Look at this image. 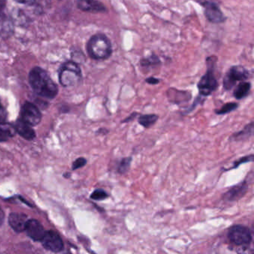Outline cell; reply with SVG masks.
I'll return each mask as SVG.
<instances>
[{
    "mask_svg": "<svg viewBox=\"0 0 254 254\" xmlns=\"http://www.w3.org/2000/svg\"><path fill=\"white\" fill-rule=\"evenodd\" d=\"M131 162V157H125V158H123L120 161L118 168H117L118 173H120V175H125V174L127 173L130 169Z\"/></svg>",
    "mask_w": 254,
    "mask_h": 254,
    "instance_id": "obj_19",
    "label": "cell"
},
{
    "mask_svg": "<svg viewBox=\"0 0 254 254\" xmlns=\"http://www.w3.org/2000/svg\"><path fill=\"white\" fill-rule=\"evenodd\" d=\"M19 3L24 4V5H33L36 0H16Z\"/></svg>",
    "mask_w": 254,
    "mask_h": 254,
    "instance_id": "obj_28",
    "label": "cell"
},
{
    "mask_svg": "<svg viewBox=\"0 0 254 254\" xmlns=\"http://www.w3.org/2000/svg\"><path fill=\"white\" fill-rule=\"evenodd\" d=\"M21 117V120L29 126H35L41 123L42 116L36 105L27 102L22 107Z\"/></svg>",
    "mask_w": 254,
    "mask_h": 254,
    "instance_id": "obj_7",
    "label": "cell"
},
{
    "mask_svg": "<svg viewBox=\"0 0 254 254\" xmlns=\"http://www.w3.org/2000/svg\"><path fill=\"white\" fill-rule=\"evenodd\" d=\"M218 87V81L214 75L212 68H209L207 72L202 76L197 84L199 93L202 96H209L217 90Z\"/></svg>",
    "mask_w": 254,
    "mask_h": 254,
    "instance_id": "obj_6",
    "label": "cell"
},
{
    "mask_svg": "<svg viewBox=\"0 0 254 254\" xmlns=\"http://www.w3.org/2000/svg\"><path fill=\"white\" fill-rule=\"evenodd\" d=\"M27 221V216L25 214L20 212H13L8 217L10 226L17 233L25 231Z\"/></svg>",
    "mask_w": 254,
    "mask_h": 254,
    "instance_id": "obj_13",
    "label": "cell"
},
{
    "mask_svg": "<svg viewBox=\"0 0 254 254\" xmlns=\"http://www.w3.org/2000/svg\"><path fill=\"white\" fill-rule=\"evenodd\" d=\"M82 74L79 65L73 61L65 62L59 71V81L64 87H72L79 82Z\"/></svg>",
    "mask_w": 254,
    "mask_h": 254,
    "instance_id": "obj_3",
    "label": "cell"
},
{
    "mask_svg": "<svg viewBox=\"0 0 254 254\" xmlns=\"http://www.w3.org/2000/svg\"><path fill=\"white\" fill-rule=\"evenodd\" d=\"M86 163H87V160L85 158L81 157V158L77 159L72 163V170H76V169L83 167V166H85Z\"/></svg>",
    "mask_w": 254,
    "mask_h": 254,
    "instance_id": "obj_24",
    "label": "cell"
},
{
    "mask_svg": "<svg viewBox=\"0 0 254 254\" xmlns=\"http://www.w3.org/2000/svg\"><path fill=\"white\" fill-rule=\"evenodd\" d=\"M250 72L246 68L242 66H233L229 69L224 78L223 84L225 90H230L239 81H245L248 79Z\"/></svg>",
    "mask_w": 254,
    "mask_h": 254,
    "instance_id": "obj_5",
    "label": "cell"
},
{
    "mask_svg": "<svg viewBox=\"0 0 254 254\" xmlns=\"http://www.w3.org/2000/svg\"><path fill=\"white\" fill-rule=\"evenodd\" d=\"M254 134V123L247 125L242 130L234 133L230 139L233 141H242L249 139Z\"/></svg>",
    "mask_w": 254,
    "mask_h": 254,
    "instance_id": "obj_15",
    "label": "cell"
},
{
    "mask_svg": "<svg viewBox=\"0 0 254 254\" xmlns=\"http://www.w3.org/2000/svg\"><path fill=\"white\" fill-rule=\"evenodd\" d=\"M77 6L81 11L85 12H106L107 8L102 2L98 0H78Z\"/></svg>",
    "mask_w": 254,
    "mask_h": 254,
    "instance_id": "obj_12",
    "label": "cell"
},
{
    "mask_svg": "<svg viewBox=\"0 0 254 254\" xmlns=\"http://www.w3.org/2000/svg\"><path fill=\"white\" fill-rule=\"evenodd\" d=\"M248 190V184L246 181L241 182L235 187H232L223 194V200L227 202L236 201L242 198L246 194Z\"/></svg>",
    "mask_w": 254,
    "mask_h": 254,
    "instance_id": "obj_10",
    "label": "cell"
},
{
    "mask_svg": "<svg viewBox=\"0 0 254 254\" xmlns=\"http://www.w3.org/2000/svg\"><path fill=\"white\" fill-rule=\"evenodd\" d=\"M25 231L28 236L34 241H41L45 235L46 231L42 224L35 219L28 220Z\"/></svg>",
    "mask_w": 254,
    "mask_h": 254,
    "instance_id": "obj_11",
    "label": "cell"
},
{
    "mask_svg": "<svg viewBox=\"0 0 254 254\" xmlns=\"http://www.w3.org/2000/svg\"><path fill=\"white\" fill-rule=\"evenodd\" d=\"M238 107H239V105L236 102H229V103L223 105L220 109L215 110V112L218 115H224V114H229V113L237 109Z\"/></svg>",
    "mask_w": 254,
    "mask_h": 254,
    "instance_id": "obj_20",
    "label": "cell"
},
{
    "mask_svg": "<svg viewBox=\"0 0 254 254\" xmlns=\"http://www.w3.org/2000/svg\"><path fill=\"white\" fill-rule=\"evenodd\" d=\"M89 56L94 60H105L112 55V44L104 34H96L91 37L87 44Z\"/></svg>",
    "mask_w": 254,
    "mask_h": 254,
    "instance_id": "obj_2",
    "label": "cell"
},
{
    "mask_svg": "<svg viewBox=\"0 0 254 254\" xmlns=\"http://www.w3.org/2000/svg\"><path fill=\"white\" fill-rule=\"evenodd\" d=\"M7 112L5 108L2 106V104L0 102V124L6 123Z\"/></svg>",
    "mask_w": 254,
    "mask_h": 254,
    "instance_id": "obj_25",
    "label": "cell"
},
{
    "mask_svg": "<svg viewBox=\"0 0 254 254\" xmlns=\"http://www.w3.org/2000/svg\"><path fill=\"white\" fill-rule=\"evenodd\" d=\"M254 161V154H251L248 156H245V157H242V158L239 159L233 163V166L230 169H236L239 167L240 165L244 164V163H250V162Z\"/></svg>",
    "mask_w": 254,
    "mask_h": 254,
    "instance_id": "obj_23",
    "label": "cell"
},
{
    "mask_svg": "<svg viewBox=\"0 0 254 254\" xmlns=\"http://www.w3.org/2000/svg\"><path fill=\"white\" fill-rule=\"evenodd\" d=\"M108 197H109V194L105 190H101V189L95 190L90 195L91 199L94 200H103L108 198Z\"/></svg>",
    "mask_w": 254,
    "mask_h": 254,
    "instance_id": "obj_22",
    "label": "cell"
},
{
    "mask_svg": "<svg viewBox=\"0 0 254 254\" xmlns=\"http://www.w3.org/2000/svg\"><path fill=\"white\" fill-rule=\"evenodd\" d=\"M145 81H146L148 84H152V85H155V84H157L159 82H160V80L154 78V77H149V78H146Z\"/></svg>",
    "mask_w": 254,
    "mask_h": 254,
    "instance_id": "obj_26",
    "label": "cell"
},
{
    "mask_svg": "<svg viewBox=\"0 0 254 254\" xmlns=\"http://www.w3.org/2000/svg\"><path fill=\"white\" fill-rule=\"evenodd\" d=\"M201 5L204 8V14L206 19L211 23L218 24V23H224L226 18L224 17L219 6L215 2L210 1H204L201 2Z\"/></svg>",
    "mask_w": 254,
    "mask_h": 254,
    "instance_id": "obj_8",
    "label": "cell"
},
{
    "mask_svg": "<svg viewBox=\"0 0 254 254\" xmlns=\"http://www.w3.org/2000/svg\"><path fill=\"white\" fill-rule=\"evenodd\" d=\"M158 119V116L156 114H145V115H142L139 117L138 123L142 127L148 129L154 126L157 123Z\"/></svg>",
    "mask_w": 254,
    "mask_h": 254,
    "instance_id": "obj_18",
    "label": "cell"
},
{
    "mask_svg": "<svg viewBox=\"0 0 254 254\" xmlns=\"http://www.w3.org/2000/svg\"><path fill=\"white\" fill-rule=\"evenodd\" d=\"M138 115V113H133V114H130L129 117H127V118L125 119L123 121V123H129V122L132 121V120H134L136 118V116Z\"/></svg>",
    "mask_w": 254,
    "mask_h": 254,
    "instance_id": "obj_27",
    "label": "cell"
},
{
    "mask_svg": "<svg viewBox=\"0 0 254 254\" xmlns=\"http://www.w3.org/2000/svg\"><path fill=\"white\" fill-rule=\"evenodd\" d=\"M16 130L14 126L8 123L0 124V142H5L15 134Z\"/></svg>",
    "mask_w": 254,
    "mask_h": 254,
    "instance_id": "obj_17",
    "label": "cell"
},
{
    "mask_svg": "<svg viewBox=\"0 0 254 254\" xmlns=\"http://www.w3.org/2000/svg\"><path fill=\"white\" fill-rule=\"evenodd\" d=\"M14 126L16 132L24 139L32 140L35 137V130L31 127V126L25 123L23 120H17Z\"/></svg>",
    "mask_w": 254,
    "mask_h": 254,
    "instance_id": "obj_14",
    "label": "cell"
},
{
    "mask_svg": "<svg viewBox=\"0 0 254 254\" xmlns=\"http://www.w3.org/2000/svg\"><path fill=\"white\" fill-rule=\"evenodd\" d=\"M251 84L246 81H241L233 92V96L238 100L245 99L251 92Z\"/></svg>",
    "mask_w": 254,
    "mask_h": 254,
    "instance_id": "obj_16",
    "label": "cell"
},
{
    "mask_svg": "<svg viewBox=\"0 0 254 254\" xmlns=\"http://www.w3.org/2000/svg\"><path fill=\"white\" fill-rule=\"evenodd\" d=\"M160 64V60L155 55H152V56H150V57L142 59V60L140 61L141 66H143V67L157 66V65Z\"/></svg>",
    "mask_w": 254,
    "mask_h": 254,
    "instance_id": "obj_21",
    "label": "cell"
},
{
    "mask_svg": "<svg viewBox=\"0 0 254 254\" xmlns=\"http://www.w3.org/2000/svg\"><path fill=\"white\" fill-rule=\"evenodd\" d=\"M229 241L233 245L240 247L242 249H248L252 242L253 238L251 230L245 226H232L227 233Z\"/></svg>",
    "mask_w": 254,
    "mask_h": 254,
    "instance_id": "obj_4",
    "label": "cell"
},
{
    "mask_svg": "<svg viewBox=\"0 0 254 254\" xmlns=\"http://www.w3.org/2000/svg\"><path fill=\"white\" fill-rule=\"evenodd\" d=\"M43 246L52 252H61L64 249V242L61 236L54 231L46 232L42 240Z\"/></svg>",
    "mask_w": 254,
    "mask_h": 254,
    "instance_id": "obj_9",
    "label": "cell"
},
{
    "mask_svg": "<svg viewBox=\"0 0 254 254\" xmlns=\"http://www.w3.org/2000/svg\"><path fill=\"white\" fill-rule=\"evenodd\" d=\"M4 221V213L2 209H0V226L2 225Z\"/></svg>",
    "mask_w": 254,
    "mask_h": 254,
    "instance_id": "obj_29",
    "label": "cell"
},
{
    "mask_svg": "<svg viewBox=\"0 0 254 254\" xmlns=\"http://www.w3.org/2000/svg\"><path fill=\"white\" fill-rule=\"evenodd\" d=\"M29 84L35 93L41 97L53 99L59 93V87L48 72L39 66L31 69L29 75Z\"/></svg>",
    "mask_w": 254,
    "mask_h": 254,
    "instance_id": "obj_1",
    "label": "cell"
}]
</instances>
